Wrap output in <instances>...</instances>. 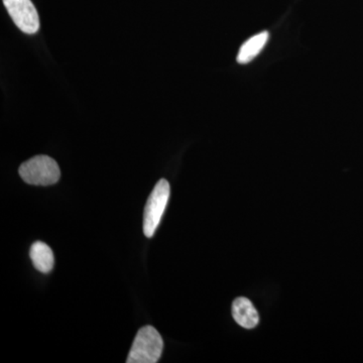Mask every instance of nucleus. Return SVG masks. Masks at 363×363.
Listing matches in <instances>:
<instances>
[{"label":"nucleus","instance_id":"obj_1","mask_svg":"<svg viewBox=\"0 0 363 363\" xmlns=\"http://www.w3.org/2000/svg\"><path fill=\"white\" fill-rule=\"evenodd\" d=\"M164 350V341L156 328L145 326L138 330L128 354V363H156Z\"/></svg>","mask_w":363,"mask_h":363},{"label":"nucleus","instance_id":"obj_2","mask_svg":"<svg viewBox=\"0 0 363 363\" xmlns=\"http://www.w3.org/2000/svg\"><path fill=\"white\" fill-rule=\"evenodd\" d=\"M18 173L26 183L35 186L54 185L61 177L58 164L48 156H35L23 162Z\"/></svg>","mask_w":363,"mask_h":363},{"label":"nucleus","instance_id":"obj_3","mask_svg":"<svg viewBox=\"0 0 363 363\" xmlns=\"http://www.w3.org/2000/svg\"><path fill=\"white\" fill-rule=\"evenodd\" d=\"M169 193L171 188L169 182L164 179L157 182L154 190L150 193L143 213V233L147 238H152L156 233L168 205Z\"/></svg>","mask_w":363,"mask_h":363},{"label":"nucleus","instance_id":"obj_4","mask_svg":"<svg viewBox=\"0 0 363 363\" xmlns=\"http://www.w3.org/2000/svg\"><path fill=\"white\" fill-rule=\"evenodd\" d=\"M4 4L21 32L33 35L39 30V14L30 0H4Z\"/></svg>","mask_w":363,"mask_h":363},{"label":"nucleus","instance_id":"obj_5","mask_svg":"<svg viewBox=\"0 0 363 363\" xmlns=\"http://www.w3.org/2000/svg\"><path fill=\"white\" fill-rule=\"evenodd\" d=\"M233 316L236 323L245 329H252L259 324V317L252 303L248 298H236L233 304Z\"/></svg>","mask_w":363,"mask_h":363},{"label":"nucleus","instance_id":"obj_6","mask_svg":"<svg viewBox=\"0 0 363 363\" xmlns=\"http://www.w3.org/2000/svg\"><path fill=\"white\" fill-rule=\"evenodd\" d=\"M30 257L33 267L40 272L48 274L54 267V253L49 245L42 241L33 243L30 250Z\"/></svg>","mask_w":363,"mask_h":363},{"label":"nucleus","instance_id":"obj_7","mask_svg":"<svg viewBox=\"0 0 363 363\" xmlns=\"http://www.w3.org/2000/svg\"><path fill=\"white\" fill-rule=\"evenodd\" d=\"M269 39V33L262 32L253 35L247 40L240 49L238 55V62L240 64H247L252 62L264 49Z\"/></svg>","mask_w":363,"mask_h":363}]
</instances>
